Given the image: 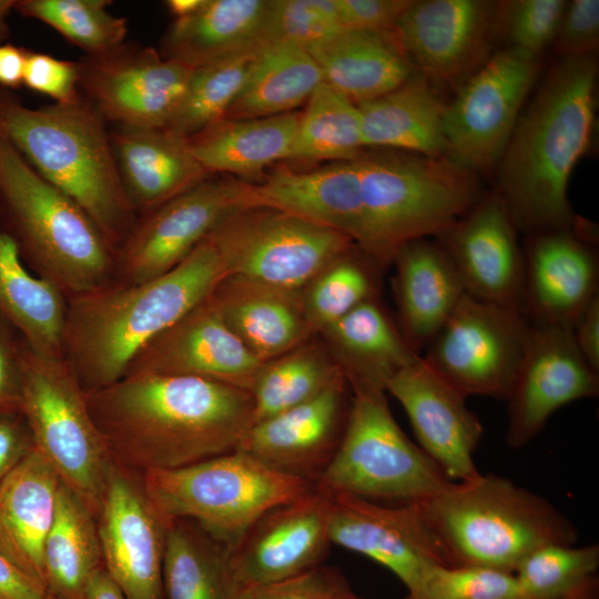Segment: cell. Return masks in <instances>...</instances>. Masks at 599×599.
Returning <instances> with one entry per match:
<instances>
[{
    "instance_id": "cell-1",
    "label": "cell",
    "mask_w": 599,
    "mask_h": 599,
    "mask_svg": "<svg viewBox=\"0 0 599 599\" xmlns=\"http://www.w3.org/2000/svg\"><path fill=\"white\" fill-rule=\"evenodd\" d=\"M85 398L111 460L138 474L232 451L253 424L248 390L192 376L126 374Z\"/></svg>"
},
{
    "instance_id": "cell-2",
    "label": "cell",
    "mask_w": 599,
    "mask_h": 599,
    "mask_svg": "<svg viewBox=\"0 0 599 599\" xmlns=\"http://www.w3.org/2000/svg\"><path fill=\"white\" fill-rule=\"evenodd\" d=\"M597 75L595 55L559 58L502 153L495 192L525 237L570 229L578 220L568 185L591 139Z\"/></svg>"
},
{
    "instance_id": "cell-3",
    "label": "cell",
    "mask_w": 599,
    "mask_h": 599,
    "mask_svg": "<svg viewBox=\"0 0 599 599\" xmlns=\"http://www.w3.org/2000/svg\"><path fill=\"white\" fill-rule=\"evenodd\" d=\"M224 276L205 237L158 277L130 285L111 282L68 298L62 355L84 392L122 378L136 354L205 300Z\"/></svg>"
},
{
    "instance_id": "cell-4",
    "label": "cell",
    "mask_w": 599,
    "mask_h": 599,
    "mask_svg": "<svg viewBox=\"0 0 599 599\" xmlns=\"http://www.w3.org/2000/svg\"><path fill=\"white\" fill-rule=\"evenodd\" d=\"M0 138L74 201L116 253L138 215L118 171L108 122L88 100L29 108L0 93Z\"/></svg>"
},
{
    "instance_id": "cell-5",
    "label": "cell",
    "mask_w": 599,
    "mask_h": 599,
    "mask_svg": "<svg viewBox=\"0 0 599 599\" xmlns=\"http://www.w3.org/2000/svg\"><path fill=\"white\" fill-rule=\"evenodd\" d=\"M453 567L514 573L532 551L575 545V524L545 497L507 477L480 474L418 501Z\"/></svg>"
},
{
    "instance_id": "cell-6",
    "label": "cell",
    "mask_w": 599,
    "mask_h": 599,
    "mask_svg": "<svg viewBox=\"0 0 599 599\" xmlns=\"http://www.w3.org/2000/svg\"><path fill=\"white\" fill-rule=\"evenodd\" d=\"M354 163L363 210L357 246L382 268L404 244L446 233L485 194L479 175L447 156L368 149Z\"/></svg>"
},
{
    "instance_id": "cell-7",
    "label": "cell",
    "mask_w": 599,
    "mask_h": 599,
    "mask_svg": "<svg viewBox=\"0 0 599 599\" xmlns=\"http://www.w3.org/2000/svg\"><path fill=\"white\" fill-rule=\"evenodd\" d=\"M0 230L68 298L113 281L115 250L92 219L0 138Z\"/></svg>"
},
{
    "instance_id": "cell-8",
    "label": "cell",
    "mask_w": 599,
    "mask_h": 599,
    "mask_svg": "<svg viewBox=\"0 0 599 599\" xmlns=\"http://www.w3.org/2000/svg\"><path fill=\"white\" fill-rule=\"evenodd\" d=\"M144 490L165 520H194L233 547L264 512L316 485L278 474L240 450L141 474Z\"/></svg>"
},
{
    "instance_id": "cell-9",
    "label": "cell",
    "mask_w": 599,
    "mask_h": 599,
    "mask_svg": "<svg viewBox=\"0 0 599 599\" xmlns=\"http://www.w3.org/2000/svg\"><path fill=\"white\" fill-rule=\"evenodd\" d=\"M20 412L37 451L97 518L112 463L63 355L20 349Z\"/></svg>"
},
{
    "instance_id": "cell-10",
    "label": "cell",
    "mask_w": 599,
    "mask_h": 599,
    "mask_svg": "<svg viewBox=\"0 0 599 599\" xmlns=\"http://www.w3.org/2000/svg\"><path fill=\"white\" fill-rule=\"evenodd\" d=\"M337 453L318 486L368 500L423 501L456 483L396 423L386 392L352 389Z\"/></svg>"
},
{
    "instance_id": "cell-11",
    "label": "cell",
    "mask_w": 599,
    "mask_h": 599,
    "mask_svg": "<svg viewBox=\"0 0 599 599\" xmlns=\"http://www.w3.org/2000/svg\"><path fill=\"white\" fill-rule=\"evenodd\" d=\"M206 237L226 275L294 293L355 244L337 231L260 206L231 214Z\"/></svg>"
},
{
    "instance_id": "cell-12",
    "label": "cell",
    "mask_w": 599,
    "mask_h": 599,
    "mask_svg": "<svg viewBox=\"0 0 599 599\" xmlns=\"http://www.w3.org/2000/svg\"><path fill=\"white\" fill-rule=\"evenodd\" d=\"M531 328L520 311L465 294L422 357L466 397L506 400Z\"/></svg>"
},
{
    "instance_id": "cell-13",
    "label": "cell",
    "mask_w": 599,
    "mask_h": 599,
    "mask_svg": "<svg viewBox=\"0 0 599 599\" xmlns=\"http://www.w3.org/2000/svg\"><path fill=\"white\" fill-rule=\"evenodd\" d=\"M539 71V57L522 50L491 54L446 104L448 156L478 175L497 169Z\"/></svg>"
},
{
    "instance_id": "cell-14",
    "label": "cell",
    "mask_w": 599,
    "mask_h": 599,
    "mask_svg": "<svg viewBox=\"0 0 599 599\" xmlns=\"http://www.w3.org/2000/svg\"><path fill=\"white\" fill-rule=\"evenodd\" d=\"M250 207V182L210 174L195 186L138 217L115 253L113 281L130 285L179 265L224 219Z\"/></svg>"
},
{
    "instance_id": "cell-15",
    "label": "cell",
    "mask_w": 599,
    "mask_h": 599,
    "mask_svg": "<svg viewBox=\"0 0 599 599\" xmlns=\"http://www.w3.org/2000/svg\"><path fill=\"white\" fill-rule=\"evenodd\" d=\"M79 90L113 125L165 128L186 90L192 68L153 47L121 43L77 61Z\"/></svg>"
},
{
    "instance_id": "cell-16",
    "label": "cell",
    "mask_w": 599,
    "mask_h": 599,
    "mask_svg": "<svg viewBox=\"0 0 599 599\" xmlns=\"http://www.w3.org/2000/svg\"><path fill=\"white\" fill-rule=\"evenodd\" d=\"M105 570L128 599H165L166 525L150 501L141 474L111 463L97 515Z\"/></svg>"
},
{
    "instance_id": "cell-17",
    "label": "cell",
    "mask_w": 599,
    "mask_h": 599,
    "mask_svg": "<svg viewBox=\"0 0 599 599\" xmlns=\"http://www.w3.org/2000/svg\"><path fill=\"white\" fill-rule=\"evenodd\" d=\"M496 1L413 0L394 24L417 70L455 92L491 57Z\"/></svg>"
},
{
    "instance_id": "cell-18",
    "label": "cell",
    "mask_w": 599,
    "mask_h": 599,
    "mask_svg": "<svg viewBox=\"0 0 599 599\" xmlns=\"http://www.w3.org/2000/svg\"><path fill=\"white\" fill-rule=\"evenodd\" d=\"M331 504L332 491L316 485L253 522L231 547L233 577L242 593L324 564L332 545Z\"/></svg>"
},
{
    "instance_id": "cell-19",
    "label": "cell",
    "mask_w": 599,
    "mask_h": 599,
    "mask_svg": "<svg viewBox=\"0 0 599 599\" xmlns=\"http://www.w3.org/2000/svg\"><path fill=\"white\" fill-rule=\"evenodd\" d=\"M595 227L578 219L570 229L526 236L520 311L532 326L571 327L599 295Z\"/></svg>"
},
{
    "instance_id": "cell-20",
    "label": "cell",
    "mask_w": 599,
    "mask_h": 599,
    "mask_svg": "<svg viewBox=\"0 0 599 599\" xmlns=\"http://www.w3.org/2000/svg\"><path fill=\"white\" fill-rule=\"evenodd\" d=\"M352 402L342 376L307 402L253 424L235 449L278 474L317 485L341 445Z\"/></svg>"
},
{
    "instance_id": "cell-21",
    "label": "cell",
    "mask_w": 599,
    "mask_h": 599,
    "mask_svg": "<svg viewBox=\"0 0 599 599\" xmlns=\"http://www.w3.org/2000/svg\"><path fill=\"white\" fill-rule=\"evenodd\" d=\"M598 395L599 373L580 354L571 327L532 326L524 362L506 398L507 445L514 449L526 446L559 408Z\"/></svg>"
},
{
    "instance_id": "cell-22",
    "label": "cell",
    "mask_w": 599,
    "mask_h": 599,
    "mask_svg": "<svg viewBox=\"0 0 599 599\" xmlns=\"http://www.w3.org/2000/svg\"><path fill=\"white\" fill-rule=\"evenodd\" d=\"M329 535L332 544L392 571L406 590L432 566H449L418 501L387 507L332 491Z\"/></svg>"
},
{
    "instance_id": "cell-23",
    "label": "cell",
    "mask_w": 599,
    "mask_h": 599,
    "mask_svg": "<svg viewBox=\"0 0 599 599\" xmlns=\"http://www.w3.org/2000/svg\"><path fill=\"white\" fill-rule=\"evenodd\" d=\"M404 408L417 445L454 483L480 475L474 454L484 427L468 408L467 397L434 370L420 356L386 384Z\"/></svg>"
},
{
    "instance_id": "cell-24",
    "label": "cell",
    "mask_w": 599,
    "mask_h": 599,
    "mask_svg": "<svg viewBox=\"0 0 599 599\" xmlns=\"http://www.w3.org/2000/svg\"><path fill=\"white\" fill-rule=\"evenodd\" d=\"M436 240L449 256L467 295L520 311L522 247L518 230L495 191L485 193Z\"/></svg>"
},
{
    "instance_id": "cell-25",
    "label": "cell",
    "mask_w": 599,
    "mask_h": 599,
    "mask_svg": "<svg viewBox=\"0 0 599 599\" xmlns=\"http://www.w3.org/2000/svg\"><path fill=\"white\" fill-rule=\"evenodd\" d=\"M263 364L229 328L209 295L144 346L124 375L192 376L251 393Z\"/></svg>"
},
{
    "instance_id": "cell-26",
    "label": "cell",
    "mask_w": 599,
    "mask_h": 599,
    "mask_svg": "<svg viewBox=\"0 0 599 599\" xmlns=\"http://www.w3.org/2000/svg\"><path fill=\"white\" fill-rule=\"evenodd\" d=\"M268 207L347 235L362 237L363 210L353 161L314 169L278 166L250 183V207Z\"/></svg>"
},
{
    "instance_id": "cell-27",
    "label": "cell",
    "mask_w": 599,
    "mask_h": 599,
    "mask_svg": "<svg viewBox=\"0 0 599 599\" xmlns=\"http://www.w3.org/2000/svg\"><path fill=\"white\" fill-rule=\"evenodd\" d=\"M110 139L125 194L138 217L210 175L192 153L189 140L166 128L113 125Z\"/></svg>"
},
{
    "instance_id": "cell-28",
    "label": "cell",
    "mask_w": 599,
    "mask_h": 599,
    "mask_svg": "<svg viewBox=\"0 0 599 599\" xmlns=\"http://www.w3.org/2000/svg\"><path fill=\"white\" fill-rule=\"evenodd\" d=\"M392 264L397 325L409 346L420 355L466 292L437 240L418 238L404 244Z\"/></svg>"
},
{
    "instance_id": "cell-29",
    "label": "cell",
    "mask_w": 599,
    "mask_h": 599,
    "mask_svg": "<svg viewBox=\"0 0 599 599\" xmlns=\"http://www.w3.org/2000/svg\"><path fill=\"white\" fill-rule=\"evenodd\" d=\"M210 300L229 328L262 363L291 352L313 336L302 293L226 275Z\"/></svg>"
},
{
    "instance_id": "cell-30",
    "label": "cell",
    "mask_w": 599,
    "mask_h": 599,
    "mask_svg": "<svg viewBox=\"0 0 599 599\" xmlns=\"http://www.w3.org/2000/svg\"><path fill=\"white\" fill-rule=\"evenodd\" d=\"M60 485L34 447L0 483V549L45 589L43 548Z\"/></svg>"
},
{
    "instance_id": "cell-31",
    "label": "cell",
    "mask_w": 599,
    "mask_h": 599,
    "mask_svg": "<svg viewBox=\"0 0 599 599\" xmlns=\"http://www.w3.org/2000/svg\"><path fill=\"white\" fill-rule=\"evenodd\" d=\"M306 50L323 82L357 105L389 93L417 70L393 30L344 29Z\"/></svg>"
},
{
    "instance_id": "cell-32",
    "label": "cell",
    "mask_w": 599,
    "mask_h": 599,
    "mask_svg": "<svg viewBox=\"0 0 599 599\" xmlns=\"http://www.w3.org/2000/svg\"><path fill=\"white\" fill-rule=\"evenodd\" d=\"M441 87L416 70L389 93L358 105L365 149L448 156Z\"/></svg>"
},
{
    "instance_id": "cell-33",
    "label": "cell",
    "mask_w": 599,
    "mask_h": 599,
    "mask_svg": "<svg viewBox=\"0 0 599 599\" xmlns=\"http://www.w3.org/2000/svg\"><path fill=\"white\" fill-rule=\"evenodd\" d=\"M272 0H203L192 14L174 19L160 53L192 69L266 43Z\"/></svg>"
},
{
    "instance_id": "cell-34",
    "label": "cell",
    "mask_w": 599,
    "mask_h": 599,
    "mask_svg": "<svg viewBox=\"0 0 599 599\" xmlns=\"http://www.w3.org/2000/svg\"><path fill=\"white\" fill-rule=\"evenodd\" d=\"M321 333L351 389L385 390L397 372L422 356L377 298L362 303Z\"/></svg>"
},
{
    "instance_id": "cell-35",
    "label": "cell",
    "mask_w": 599,
    "mask_h": 599,
    "mask_svg": "<svg viewBox=\"0 0 599 599\" xmlns=\"http://www.w3.org/2000/svg\"><path fill=\"white\" fill-rule=\"evenodd\" d=\"M301 112L223 119L189 138L192 153L209 174L261 179L273 163L288 160Z\"/></svg>"
},
{
    "instance_id": "cell-36",
    "label": "cell",
    "mask_w": 599,
    "mask_h": 599,
    "mask_svg": "<svg viewBox=\"0 0 599 599\" xmlns=\"http://www.w3.org/2000/svg\"><path fill=\"white\" fill-rule=\"evenodd\" d=\"M323 82L319 67L303 47L284 41L261 45L243 88L224 119H255L294 112Z\"/></svg>"
},
{
    "instance_id": "cell-37",
    "label": "cell",
    "mask_w": 599,
    "mask_h": 599,
    "mask_svg": "<svg viewBox=\"0 0 599 599\" xmlns=\"http://www.w3.org/2000/svg\"><path fill=\"white\" fill-rule=\"evenodd\" d=\"M67 297L23 263L0 230V316L35 352L62 355Z\"/></svg>"
},
{
    "instance_id": "cell-38",
    "label": "cell",
    "mask_w": 599,
    "mask_h": 599,
    "mask_svg": "<svg viewBox=\"0 0 599 599\" xmlns=\"http://www.w3.org/2000/svg\"><path fill=\"white\" fill-rule=\"evenodd\" d=\"M165 599H242L231 547L194 520H167L163 560Z\"/></svg>"
},
{
    "instance_id": "cell-39",
    "label": "cell",
    "mask_w": 599,
    "mask_h": 599,
    "mask_svg": "<svg viewBox=\"0 0 599 599\" xmlns=\"http://www.w3.org/2000/svg\"><path fill=\"white\" fill-rule=\"evenodd\" d=\"M102 566L95 517L61 483L43 548L45 587L54 599H83L91 576Z\"/></svg>"
},
{
    "instance_id": "cell-40",
    "label": "cell",
    "mask_w": 599,
    "mask_h": 599,
    "mask_svg": "<svg viewBox=\"0 0 599 599\" xmlns=\"http://www.w3.org/2000/svg\"><path fill=\"white\" fill-rule=\"evenodd\" d=\"M342 376L333 357L311 341L265 362L251 388L253 424L307 402Z\"/></svg>"
},
{
    "instance_id": "cell-41",
    "label": "cell",
    "mask_w": 599,
    "mask_h": 599,
    "mask_svg": "<svg viewBox=\"0 0 599 599\" xmlns=\"http://www.w3.org/2000/svg\"><path fill=\"white\" fill-rule=\"evenodd\" d=\"M365 150L358 105L322 82L300 114L288 160L345 162Z\"/></svg>"
},
{
    "instance_id": "cell-42",
    "label": "cell",
    "mask_w": 599,
    "mask_h": 599,
    "mask_svg": "<svg viewBox=\"0 0 599 599\" xmlns=\"http://www.w3.org/2000/svg\"><path fill=\"white\" fill-rule=\"evenodd\" d=\"M383 268L356 244L326 266L302 292L312 334L321 333L362 303L377 298Z\"/></svg>"
},
{
    "instance_id": "cell-43",
    "label": "cell",
    "mask_w": 599,
    "mask_h": 599,
    "mask_svg": "<svg viewBox=\"0 0 599 599\" xmlns=\"http://www.w3.org/2000/svg\"><path fill=\"white\" fill-rule=\"evenodd\" d=\"M258 48L194 68L182 100L165 128L189 139L223 120L244 85Z\"/></svg>"
},
{
    "instance_id": "cell-44",
    "label": "cell",
    "mask_w": 599,
    "mask_h": 599,
    "mask_svg": "<svg viewBox=\"0 0 599 599\" xmlns=\"http://www.w3.org/2000/svg\"><path fill=\"white\" fill-rule=\"evenodd\" d=\"M109 0H16L14 11L54 29L85 54H99L121 43L126 20L113 16Z\"/></svg>"
},
{
    "instance_id": "cell-45",
    "label": "cell",
    "mask_w": 599,
    "mask_h": 599,
    "mask_svg": "<svg viewBox=\"0 0 599 599\" xmlns=\"http://www.w3.org/2000/svg\"><path fill=\"white\" fill-rule=\"evenodd\" d=\"M598 567V544H551L528 555L514 575L527 599H565L596 578Z\"/></svg>"
},
{
    "instance_id": "cell-46",
    "label": "cell",
    "mask_w": 599,
    "mask_h": 599,
    "mask_svg": "<svg viewBox=\"0 0 599 599\" xmlns=\"http://www.w3.org/2000/svg\"><path fill=\"white\" fill-rule=\"evenodd\" d=\"M404 599H527L511 572L436 565Z\"/></svg>"
},
{
    "instance_id": "cell-47",
    "label": "cell",
    "mask_w": 599,
    "mask_h": 599,
    "mask_svg": "<svg viewBox=\"0 0 599 599\" xmlns=\"http://www.w3.org/2000/svg\"><path fill=\"white\" fill-rule=\"evenodd\" d=\"M344 29L336 0H272L266 42L309 49Z\"/></svg>"
},
{
    "instance_id": "cell-48",
    "label": "cell",
    "mask_w": 599,
    "mask_h": 599,
    "mask_svg": "<svg viewBox=\"0 0 599 599\" xmlns=\"http://www.w3.org/2000/svg\"><path fill=\"white\" fill-rule=\"evenodd\" d=\"M565 0L497 1L496 34L501 33L512 47L536 57L555 39Z\"/></svg>"
},
{
    "instance_id": "cell-49",
    "label": "cell",
    "mask_w": 599,
    "mask_h": 599,
    "mask_svg": "<svg viewBox=\"0 0 599 599\" xmlns=\"http://www.w3.org/2000/svg\"><path fill=\"white\" fill-rule=\"evenodd\" d=\"M242 599H372L357 593L341 569L321 564L281 582L243 592Z\"/></svg>"
},
{
    "instance_id": "cell-50",
    "label": "cell",
    "mask_w": 599,
    "mask_h": 599,
    "mask_svg": "<svg viewBox=\"0 0 599 599\" xmlns=\"http://www.w3.org/2000/svg\"><path fill=\"white\" fill-rule=\"evenodd\" d=\"M552 44L559 58L595 55L599 47V1L567 2Z\"/></svg>"
},
{
    "instance_id": "cell-51",
    "label": "cell",
    "mask_w": 599,
    "mask_h": 599,
    "mask_svg": "<svg viewBox=\"0 0 599 599\" xmlns=\"http://www.w3.org/2000/svg\"><path fill=\"white\" fill-rule=\"evenodd\" d=\"M23 85L50 97L54 103L67 104L81 98L77 62L28 50Z\"/></svg>"
},
{
    "instance_id": "cell-52",
    "label": "cell",
    "mask_w": 599,
    "mask_h": 599,
    "mask_svg": "<svg viewBox=\"0 0 599 599\" xmlns=\"http://www.w3.org/2000/svg\"><path fill=\"white\" fill-rule=\"evenodd\" d=\"M413 0H336L345 29L393 30Z\"/></svg>"
},
{
    "instance_id": "cell-53",
    "label": "cell",
    "mask_w": 599,
    "mask_h": 599,
    "mask_svg": "<svg viewBox=\"0 0 599 599\" xmlns=\"http://www.w3.org/2000/svg\"><path fill=\"white\" fill-rule=\"evenodd\" d=\"M22 337L0 316V413L20 410Z\"/></svg>"
},
{
    "instance_id": "cell-54",
    "label": "cell",
    "mask_w": 599,
    "mask_h": 599,
    "mask_svg": "<svg viewBox=\"0 0 599 599\" xmlns=\"http://www.w3.org/2000/svg\"><path fill=\"white\" fill-rule=\"evenodd\" d=\"M33 447L21 412L0 413V483Z\"/></svg>"
},
{
    "instance_id": "cell-55",
    "label": "cell",
    "mask_w": 599,
    "mask_h": 599,
    "mask_svg": "<svg viewBox=\"0 0 599 599\" xmlns=\"http://www.w3.org/2000/svg\"><path fill=\"white\" fill-rule=\"evenodd\" d=\"M0 599H54L0 549Z\"/></svg>"
},
{
    "instance_id": "cell-56",
    "label": "cell",
    "mask_w": 599,
    "mask_h": 599,
    "mask_svg": "<svg viewBox=\"0 0 599 599\" xmlns=\"http://www.w3.org/2000/svg\"><path fill=\"white\" fill-rule=\"evenodd\" d=\"M571 333L585 361L599 373V295L577 317Z\"/></svg>"
},
{
    "instance_id": "cell-57",
    "label": "cell",
    "mask_w": 599,
    "mask_h": 599,
    "mask_svg": "<svg viewBox=\"0 0 599 599\" xmlns=\"http://www.w3.org/2000/svg\"><path fill=\"white\" fill-rule=\"evenodd\" d=\"M28 49L12 43L0 44V85L16 89L23 84Z\"/></svg>"
},
{
    "instance_id": "cell-58",
    "label": "cell",
    "mask_w": 599,
    "mask_h": 599,
    "mask_svg": "<svg viewBox=\"0 0 599 599\" xmlns=\"http://www.w3.org/2000/svg\"><path fill=\"white\" fill-rule=\"evenodd\" d=\"M83 599H128L109 575L105 568L100 567L90 578Z\"/></svg>"
},
{
    "instance_id": "cell-59",
    "label": "cell",
    "mask_w": 599,
    "mask_h": 599,
    "mask_svg": "<svg viewBox=\"0 0 599 599\" xmlns=\"http://www.w3.org/2000/svg\"><path fill=\"white\" fill-rule=\"evenodd\" d=\"M203 0H167L165 7L174 19L187 17L195 12Z\"/></svg>"
},
{
    "instance_id": "cell-60",
    "label": "cell",
    "mask_w": 599,
    "mask_h": 599,
    "mask_svg": "<svg viewBox=\"0 0 599 599\" xmlns=\"http://www.w3.org/2000/svg\"><path fill=\"white\" fill-rule=\"evenodd\" d=\"M16 0H0V44L4 43L10 35L8 17L14 11Z\"/></svg>"
},
{
    "instance_id": "cell-61",
    "label": "cell",
    "mask_w": 599,
    "mask_h": 599,
    "mask_svg": "<svg viewBox=\"0 0 599 599\" xmlns=\"http://www.w3.org/2000/svg\"><path fill=\"white\" fill-rule=\"evenodd\" d=\"M565 599H599V581L598 577L593 578L589 583L581 588L576 593Z\"/></svg>"
}]
</instances>
